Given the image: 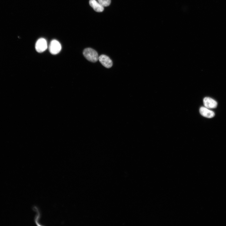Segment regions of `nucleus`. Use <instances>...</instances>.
Masks as SVG:
<instances>
[{
    "mask_svg": "<svg viewBox=\"0 0 226 226\" xmlns=\"http://www.w3.org/2000/svg\"><path fill=\"white\" fill-rule=\"evenodd\" d=\"M204 107L208 109H213L216 107L217 106V102L212 98L206 97L203 100Z\"/></svg>",
    "mask_w": 226,
    "mask_h": 226,
    "instance_id": "6",
    "label": "nucleus"
},
{
    "mask_svg": "<svg viewBox=\"0 0 226 226\" xmlns=\"http://www.w3.org/2000/svg\"><path fill=\"white\" fill-rule=\"evenodd\" d=\"M61 48V46L60 43L57 40H53L50 43L49 50L52 54L56 55L60 52Z\"/></svg>",
    "mask_w": 226,
    "mask_h": 226,
    "instance_id": "2",
    "label": "nucleus"
},
{
    "mask_svg": "<svg viewBox=\"0 0 226 226\" xmlns=\"http://www.w3.org/2000/svg\"><path fill=\"white\" fill-rule=\"evenodd\" d=\"M98 1L99 3L104 7L109 6L111 2V0H98Z\"/></svg>",
    "mask_w": 226,
    "mask_h": 226,
    "instance_id": "8",
    "label": "nucleus"
},
{
    "mask_svg": "<svg viewBox=\"0 0 226 226\" xmlns=\"http://www.w3.org/2000/svg\"><path fill=\"white\" fill-rule=\"evenodd\" d=\"M199 112L202 116L207 118H211L215 116L214 111L205 107H201L199 109Z\"/></svg>",
    "mask_w": 226,
    "mask_h": 226,
    "instance_id": "5",
    "label": "nucleus"
},
{
    "mask_svg": "<svg viewBox=\"0 0 226 226\" xmlns=\"http://www.w3.org/2000/svg\"><path fill=\"white\" fill-rule=\"evenodd\" d=\"M98 60L101 64L107 68H111L112 66L113 63L112 61L106 55H100L99 57Z\"/></svg>",
    "mask_w": 226,
    "mask_h": 226,
    "instance_id": "4",
    "label": "nucleus"
},
{
    "mask_svg": "<svg viewBox=\"0 0 226 226\" xmlns=\"http://www.w3.org/2000/svg\"><path fill=\"white\" fill-rule=\"evenodd\" d=\"M89 4L93 9L97 12H102L104 10V7L96 0H90Z\"/></svg>",
    "mask_w": 226,
    "mask_h": 226,
    "instance_id": "7",
    "label": "nucleus"
},
{
    "mask_svg": "<svg viewBox=\"0 0 226 226\" xmlns=\"http://www.w3.org/2000/svg\"><path fill=\"white\" fill-rule=\"evenodd\" d=\"M47 41L44 38L39 39L36 44L35 48L38 52L40 53L43 52L47 49Z\"/></svg>",
    "mask_w": 226,
    "mask_h": 226,
    "instance_id": "3",
    "label": "nucleus"
},
{
    "mask_svg": "<svg viewBox=\"0 0 226 226\" xmlns=\"http://www.w3.org/2000/svg\"><path fill=\"white\" fill-rule=\"evenodd\" d=\"M83 54L86 58L91 62H96L99 59L98 53L96 50L91 48H86L83 51Z\"/></svg>",
    "mask_w": 226,
    "mask_h": 226,
    "instance_id": "1",
    "label": "nucleus"
}]
</instances>
